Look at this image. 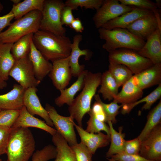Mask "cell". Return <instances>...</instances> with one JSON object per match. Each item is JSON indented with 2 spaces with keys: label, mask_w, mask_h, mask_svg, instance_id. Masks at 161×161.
<instances>
[{
  "label": "cell",
  "mask_w": 161,
  "mask_h": 161,
  "mask_svg": "<svg viewBox=\"0 0 161 161\" xmlns=\"http://www.w3.org/2000/svg\"><path fill=\"white\" fill-rule=\"evenodd\" d=\"M3 9V6L0 2V12H1Z\"/></svg>",
  "instance_id": "obj_51"
},
{
  "label": "cell",
  "mask_w": 161,
  "mask_h": 161,
  "mask_svg": "<svg viewBox=\"0 0 161 161\" xmlns=\"http://www.w3.org/2000/svg\"><path fill=\"white\" fill-rule=\"evenodd\" d=\"M69 27L77 32H82L84 29L81 20L78 18H75Z\"/></svg>",
  "instance_id": "obj_47"
},
{
  "label": "cell",
  "mask_w": 161,
  "mask_h": 161,
  "mask_svg": "<svg viewBox=\"0 0 161 161\" xmlns=\"http://www.w3.org/2000/svg\"><path fill=\"white\" fill-rule=\"evenodd\" d=\"M44 1V0H24L17 4H13L11 11L16 20L34 10L41 12Z\"/></svg>",
  "instance_id": "obj_29"
},
{
  "label": "cell",
  "mask_w": 161,
  "mask_h": 161,
  "mask_svg": "<svg viewBox=\"0 0 161 161\" xmlns=\"http://www.w3.org/2000/svg\"><path fill=\"white\" fill-rule=\"evenodd\" d=\"M107 123L109 128L111 144L106 156L109 158L114 155L123 152L125 134L122 133V126L119 127L117 132L114 129L111 121Z\"/></svg>",
  "instance_id": "obj_28"
},
{
  "label": "cell",
  "mask_w": 161,
  "mask_h": 161,
  "mask_svg": "<svg viewBox=\"0 0 161 161\" xmlns=\"http://www.w3.org/2000/svg\"><path fill=\"white\" fill-rule=\"evenodd\" d=\"M103 0H67L65 5L71 7L73 10H78L79 7L86 9H98L101 6Z\"/></svg>",
  "instance_id": "obj_38"
},
{
  "label": "cell",
  "mask_w": 161,
  "mask_h": 161,
  "mask_svg": "<svg viewBox=\"0 0 161 161\" xmlns=\"http://www.w3.org/2000/svg\"><path fill=\"white\" fill-rule=\"evenodd\" d=\"M109 63L108 70L119 87L123 86L134 75L132 72L124 65Z\"/></svg>",
  "instance_id": "obj_33"
},
{
  "label": "cell",
  "mask_w": 161,
  "mask_h": 161,
  "mask_svg": "<svg viewBox=\"0 0 161 161\" xmlns=\"http://www.w3.org/2000/svg\"><path fill=\"white\" fill-rule=\"evenodd\" d=\"M0 161H2L1 159H0Z\"/></svg>",
  "instance_id": "obj_53"
},
{
  "label": "cell",
  "mask_w": 161,
  "mask_h": 161,
  "mask_svg": "<svg viewBox=\"0 0 161 161\" xmlns=\"http://www.w3.org/2000/svg\"><path fill=\"white\" fill-rule=\"evenodd\" d=\"M94 97L96 101L99 103L102 107L106 116V122L110 121L113 124L116 123L117 121L116 116L123 105H119L113 101L109 103H105L102 102L98 94H95Z\"/></svg>",
  "instance_id": "obj_34"
},
{
  "label": "cell",
  "mask_w": 161,
  "mask_h": 161,
  "mask_svg": "<svg viewBox=\"0 0 161 161\" xmlns=\"http://www.w3.org/2000/svg\"><path fill=\"white\" fill-rule=\"evenodd\" d=\"M141 142L137 137L130 140H125L123 153L127 154H139Z\"/></svg>",
  "instance_id": "obj_41"
},
{
  "label": "cell",
  "mask_w": 161,
  "mask_h": 161,
  "mask_svg": "<svg viewBox=\"0 0 161 161\" xmlns=\"http://www.w3.org/2000/svg\"><path fill=\"white\" fill-rule=\"evenodd\" d=\"M121 4L127 6L151 10L158 19H160V14L156 4L149 0H119Z\"/></svg>",
  "instance_id": "obj_36"
},
{
  "label": "cell",
  "mask_w": 161,
  "mask_h": 161,
  "mask_svg": "<svg viewBox=\"0 0 161 161\" xmlns=\"http://www.w3.org/2000/svg\"><path fill=\"white\" fill-rule=\"evenodd\" d=\"M158 28L161 29V21L158 19L152 13L137 19L126 29L145 41Z\"/></svg>",
  "instance_id": "obj_12"
},
{
  "label": "cell",
  "mask_w": 161,
  "mask_h": 161,
  "mask_svg": "<svg viewBox=\"0 0 161 161\" xmlns=\"http://www.w3.org/2000/svg\"><path fill=\"white\" fill-rule=\"evenodd\" d=\"M13 43H0V75L6 81L15 60L11 52Z\"/></svg>",
  "instance_id": "obj_27"
},
{
  "label": "cell",
  "mask_w": 161,
  "mask_h": 161,
  "mask_svg": "<svg viewBox=\"0 0 161 161\" xmlns=\"http://www.w3.org/2000/svg\"><path fill=\"white\" fill-rule=\"evenodd\" d=\"M1 110V109H0V111Z\"/></svg>",
  "instance_id": "obj_54"
},
{
  "label": "cell",
  "mask_w": 161,
  "mask_h": 161,
  "mask_svg": "<svg viewBox=\"0 0 161 161\" xmlns=\"http://www.w3.org/2000/svg\"><path fill=\"white\" fill-rule=\"evenodd\" d=\"M74 124L80 137L81 142L86 146L92 155L98 148L107 146L110 142V135L101 132L97 134L90 133L75 122Z\"/></svg>",
  "instance_id": "obj_17"
},
{
  "label": "cell",
  "mask_w": 161,
  "mask_h": 161,
  "mask_svg": "<svg viewBox=\"0 0 161 161\" xmlns=\"http://www.w3.org/2000/svg\"><path fill=\"white\" fill-rule=\"evenodd\" d=\"M107 159L109 161H114V160H112V159H111L110 158H107Z\"/></svg>",
  "instance_id": "obj_52"
},
{
  "label": "cell",
  "mask_w": 161,
  "mask_h": 161,
  "mask_svg": "<svg viewBox=\"0 0 161 161\" xmlns=\"http://www.w3.org/2000/svg\"><path fill=\"white\" fill-rule=\"evenodd\" d=\"M91 110L100 120L103 122H106V116L101 105L95 101L91 108Z\"/></svg>",
  "instance_id": "obj_45"
},
{
  "label": "cell",
  "mask_w": 161,
  "mask_h": 161,
  "mask_svg": "<svg viewBox=\"0 0 161 161\" xmlns=\"http://www.w3.org/2000/svg\"><path fill=\"white\" fill-rule=\"evenodd\" d=\"M65 5L61 0H44L39 30L57 35H66V30L61 20V12Z\"/></svg>",
  "instance_id": "obj_6"
},
{
  "label": "cell",
  "mask_w": 161,
  "mask_h": 161,
  "mask_svg": "<svg viewBox=\"0 0 161 161\" xmlns=\"http://www.w3.org/2000/svg\"><path fill=\"white\" fill-rule=\"evenodd\" d=\"M35 127L46 131L53 136L57 131L45 122L30 114L24 106L20 109L19 115L12 127Z\"/></svg>",
  "instance_id": "obj_22"
},
{
  "label": "cell",
  "mask_w": 161,
  "mask_h": 161,
  "mask_svg": "<svg viewBox=\"0 0 161 161\" xmlns=\"http://www.w3.org/2000/svg\"><path fill=\"white\" fill-rule=\"evenodd\" d=\"M88 71L87 70H84L71 86L68 88L60 91V95L55 100V103L56 105L60 107L64 104H66L69 106L72 104L75 95L83 88L85 78Z\"/></svg>",
  "instance_id": "obj_24"
},
{
  "label": "cell",
  "mask_w": 161,
  "mask_h": 161,
  "mask_svg": "<svg viewBox=\"0 0 161 161\" xmlns=\"http://www.w3.org/2000/svg\"><path fill=\"white\" fill-rule=\"evenodd\" d=\"M134 7L124 5L119 0H103L101 6L96 10L92 19L95 27L99 29L108 21L131 11Z\"/></svg>",
  "instance_id": "obj_8"
},
{
  "label": "cell",
  "mask_w": 161,
  "mask_h": 161,
  "mask_svg": "<svg viewBox=\"0 0 161 161\" xmlns=\"http://www.w3.org/2000/svg\"><path fill=\"white\" fill-rule=\"evenodd\" d=\"M33 33L28 34L21 38L13 44L11 54L15 61L28 56L30 49V42Z\"/></svg>",
  "instance_id": "obj_32"
},
{
  "label": "cell",
  "mask_w": 161,
  "mask_h": 161,
  "mask_svg": "<svg viewBox=\"0 0 161 161\" xmlns=\"http://www.w3.org/2000/svg\"><path fill=\"white\" fill-rule=\"evenodd\" d=\"M26 89L19 84H14L7 93L0 95L1 110L20 109L24 106V97Z\"/></svg>",
  "instance_id": "obj_21"
},
{
  "label": "cell",
  "mask_w": 161,
  "mask_h": 161,
  "mask_svg": "<svg viewBox=\"0 0 161 161\" xmlns=\"http://www.w3.org/2000/svg\"><path fill=\"white\" fill-rule=\"evenodd\" d=\"M111 159L115 161H155L148 160L139 154H127L123 153L112 156Z\"/></svg>",
  "instance_id": "obj_43"
},
{
  "label": "cell",
  "mask_w": 161,
  "mask_h": 161,
  "mask_svg": "<svg viewBox=\"0 0 161 161\" xmlns=\"http://www.w3.org/2000/svg\"><path fill=\"white\" fill-rule=\"evenodd\" d=\"M7 85V83L6 81L0 75V90L6 87Z\"/></svg>",
  "instance_id": "obj_48"
},
{
  "label": "cell",
  "mask_w": 161,
  "mask_h": 161,
  "mask_svg": "<svg viewBox=\"0 0 161 161\" xmlns=\"http://www.w3.org/2000/svg\"><path fill=\"white\" fill-rule=\"evenodd\" d=\"M101 76L100 72L93 73L88 71L82 91L69 106L70 116L76 120L78 125L82 127L83 118L91 109L92 100L100 84Z\"/></svg>",
  "instance_id": "obj_3"
},
{
  "label": "cell",
  "mask_w": 161,
  "mask_h": 161,
  "mask_svg": "<svg viewBox=\"0 0 161 161\" xmlns=\"http://www.w3.org/2000/svg\"><path fill=\"white\" fill-rule=\"evenodd\" d=\"M109 63L124 65L134 75L137 74L154 64L149 59L144 57L135 50L120 48L109 52Z\"/></svg>",
  "instance_id": "obj_7"
},
{
  "label": "cell",
  "mask_w": 161,
  "mask_h": 161,
  "mask_svg": "<svg viewBox=\"0 0 161 161\" xmlns=\"http://www.w3.org/2000/svg\"><path fill=\"white\" fill-rule=\"evenodd\" d=\"M41 17V12L35 10L16 19L0 34V43L13 44L22 37L37 32Z\"/></svg>",
  "instance_id": "obj_5"
},
{
  "label": "cell",
  "mask_w": 161,
  "mask_h": 161,
  "mask_svg": "<svg viewBox=\"0 0 161 161\" xmlns=\"http://www.w3.org/2000/svg\"><path fill=\"white\" fill-rule=\"evenodd\" d=\"M57 153L55 147L48 145L34 152L32 156V161H48L55 159Z\"/></svg>",
  "instance_id": "obj_37"
},
{
  "label": "cell",
  "mask_w": 161,
  "mask_h": 161,
  "mask_svg": "<svg viewBox=\"0 0 161 161\" xmlns=\"http://www.w3.org/2000/svg\"><path fill=\"white\" fill-rule=\"evenodd\" d=\"M14 18V15L11 11L7 14L0 16V34L5 28L10 26L11 21Z\"/></svg>",
  "instance_id": "obj_46"
},
{
  "label": "cell",
  "mask_w": 161,
  "mask_h": 161,
  "mask_svg": "<svg viewBox=\"0 0 161 161\" xmlns=\"http://www.w3.org/2000/svg\"><path fill=\"white\" fill-rule=\"evenodd\" d=\"M138 86L142 90L161 84V63L153 64L134 75Z\"/></svg>",
  "instance_id": "obj_23"
},
{
  "label": "cell",
  "mask_w": 161,
  "mask_h": 161,
  "mask_svg": "<svg viewBox=\"0 0 161 161\" xmlns=\"http://www.w3.org/2000/svg\"><path fill=\"white\" fill-rule=\"evenodd\" d=\"M90 117L87 122V126L85 130L87 132L92 133H98L101 131H105L107 134L110 135V130L108 125L105 122L98 119L95 116L91 109L88 113Z\"/></svg>",
  "instance_id": "obj_35"
},
{
  "label": "cell",
  "mask_w": 161,
  "mask_h": 161,
  "mask_svg": "<svg viewBox=\"0 0 161 161\" xmlns=\"http://www.w3.org/2000/svg\"><path fill=\"white\" fill-rule=\"evenodd\" d=\"M122 86L113 101L123 105L136 101L143 95V90L138 85L134 75Z\"/></svg>",
  "instance_id": "obj_19"
},
{
  "label": "cell",
  "mask_w": 161,
  "mask_h": 161,
  "mask_svg": "<svg viewBox=\"0 0 161 161\" xmlns=\"http://www.w3.org/2000/svg\"></svg>",
  "instance_id": "obj_55"
},
{
  "label": "cell",
  "mask_w": 161,
  "mask_h": 161,
  "mask_svg": "<svg viewBox=\"0 0 161 161\" xmlns=\"http://www.w3.org/2000/svg\"><path fill=\"white\" fill-rule=\"evenodd\" d=\"M35 141L28 128H11L6 149L7 161H28L35 149Z\"/></svg>",
  "instance_id": "obj_2"
},
{
  "label": "cell",
  "mask_w": 161,
  "mask_h": 161,
  "mask_svg": "<svg viewBox=\"0 0 161 161\" xmlns=\"http://www.w3.org/2000/svg\"><path fill=\"white\" fill-rule=\"evenodd\" d=\"M152 13L153 12L151 10L134 7L131 11L109 21L101 27L109 30L116 28L126 29L128 26L137 19Z\"/></svg>",
  "instance_id": "obj_20"
},
{
  "label": "cell",
  "mask_w": 161,
  "mask_h": 161,
  "mask_svg": "<svg viewBox=\"0 0 161 161\" xmlns=\"http://www.w3.org/2000/svg\"><path fill=\"white\" fill-rule=\"evenodd\" d=\"M36 87L26 89L23 99L24 105L31 114L38 115L45 120L46 123L51 127L54 126L47 112L42 106L36 92Z\"/></svg>",
  "instance_id": "obj_16"
},
{
  "label": "cell",
  "mask_w": 161,
  "mask_h": 161,
  "mask_svg": "<svg viewBox=\"0 0 161 161\" xmlns=\"http://www.w3.org/2000/svg\"><path fill=\"white\" fill-rule=\"evenodd\" d=\"M161 96V84L152 92L143 98L136 101L128 104L123 105L121 112L123 114L129 113L136 106L140 103L145 102L143 106L142 110H148L150 109L152 105Z\"/></svg>",
  "instance_id": "obj_30"
},
{
  "label": "cell",
  "mask_w": 161,
  "mask_h": 161,
  "mask_svg": "<svg viewBox=\"0 0 161 161\" xmlns=\"http://www.w3.org/2000/svg\"><path fill=\"white\" fill-rule=\"evenodd\" d=\"M20 112V109L1 110L0 111V126L12 128Z\"/></svg>",
  "instance_id": "obj_39"
},
{
  "label": "cell",
  "mask_w": 161,
  "mask_h": 161,
  "mask_svg": "<svg viewBox=\"0 0 161 161\" xmlns=\"http://www.w3.org/2000/svg\"><path fill=\"white\" fill-rule=\"evenodd\" d=\"M9 76L26 89L36 87L41 82L35 76L28 56L15 61L9 72Z\"/></svg>",
  "instance_id": "obj_10"
},
{
  "label": "cell",
  "mask_w": 161,
  "mask_h": 161,
  "mask_svg": "<svg viewBox=\"0 0 161 161\" xmlns=\"http://www.w3.org/2000/svg\"><path fill=\"white\" fill-rule=\"evenodd\" d=\"M98 31L100 38L105 41L102 47L109 52L120 48H127L138 51L145 42L126 29L116 28L109 30L101 27Z\"/></svg>",
  "instance_id": "obj_4"
},
{
  "label": "cell",
  "mask_w": 161,
  "mask_h": 161,
  "mask_svg": "<svg viewBox=\"0 0 161 161\" xmlns=\"http://www.w3.org/2000/svg\"><path fill=\"white\" fill-rule=\"evenodd\" d=\"M100 85L98 92L101 94L104 100H113L118 93L119 87L108 70L102 74Z\"/></svg>",
  "instance_id": "obj_26"
},
{
  "label": "cell",
  "mask_w": 161,
  "mask_h": 161,
  "mask_svg": "<svg viewBox=\"0 0 161 161\" xmlns=\"http://www.w3.org/2000/svg\"><path fill=\"white\" fill-rule=\"evenodd\" d=\"M31 63L36 79L41 82L48 75L52 68V64L47 60L36 48L32 39L30 42V49L28 55Z\"/></svg>",
  "instance_id": "obj_18"
},
{
  "label": "cell",
  "mask_w": 161,
  "mask_h": 161,
  "mask_svg": "<svg viewBox=\"0 0 161 161\" xmlns=\"http://www.w3.org/2000/svg\"><path fill=\"white\" fill-rule=\"evenodd\" d=\"M146 40L138 53L154 64L161 63V29L158 28Z\"/></svg>",
  "instance_id": "obj_15"
},
{
  "label": "cell",
  "mask_w": 161,
  "mask_h": 161,
  "mask_svg": "<svg viewBox=\"0 0 161 161\" xmlns=\"http://www.w3.org/2000/svg\"><path fill=\"white\" fill-rule=\"evenodd\" d=\"M45 109L52 120L57 131L67 142L70 146L78 143L74 129V119L70 116L59 114L54 107L46 103Z\"/></svg>",
  "instance_id": "obj_9"
},
{
  "label": "cell",
  "mask_w": 161,
  "mask_h": 161,
  "mask_svg": "<svg viewBox=\"0 0 161 161\" xmlns=\"http://www.w3.org/2000/svg\"><path fill=\"white\" fill-rule=\"evenodd\" d=\"M156 3H155L156 6L157 8H161V0H156Z\"/></svg>",
  "instance_id": "obj_49"
},
{
  "label": "cell",
  "mask_w": 161,
  "mask_h": 161,
  "mask_svg": "<svg viewBox=\"0 0 161 161\" xmlns=\"http://www.w3.org/2000/svg\"><path fill=\"white\" fill-rule=\"evenodd\" d=\"M73 8L70 6L65 5L62 8L61 13V20L62 25L70 26L75 18L72 13Z\"/></svg>",
  "instance_id": "obj_44"
},
{
  "label": "cell",
  "mask_w": 161,
  "mask_h": 161,
  "mask_svg": "<svg viewBox=\"0 0 161 161\" xmlns=\"http://www.w3.org/2000/svg\"><path fill=\"white\" fill-rule=\"evenodd\" d=\"M57 155L54 161H77L74 151L64 138L57 131L52 136Z\"/></svg>",
  "instance_id": "obj_25"
},
{
  "label": "cell",
  "mask_w": 161,
  "mask_h": 161,
  "mask_svg": "<svg viewBox=\"0 0 161 161\" xmlns=\"http://www.w3.org/2000/svg\"><path fill=\"white\" fill-rule=\"evenodd\" d=\"M161 123V100L149 113L146 124L137 137L141 141L157 126Z\"/></svg>",
  "instance_id": "obj_31"
},
{
  "label": "cell",
  "mask_w": 161,
  "mask_h": 161,
  "mask_svg": "<svg viewBox=\"0 0 161 161\" xmlns=\"http://www.w3.org/2000/svg\"><path fill=\"white\" fill-rule=\"evenodd\" d=\"M83 39L80 34L75 35L73 37V42L71 46V51L69 56V64L72 76L78 77L85 70V66L80 65L79 59L81 56H84L85 59L89 60L93 54L92 51L88 49L81 50L79 45Z\"/></svg>",
  "instance_id": "obj_14"
},
{
  "label": "cell",
  "mask_w": 161,
  "mask_h": 161,
  "mask_svg": "<svg viewBox=\"0 0 161 161\" xmlns=\"http://www.w3.org/2000/svg\"><path fill=\"white\" fill-rule=\"evenodd\" d=\"M11 1L13 2L14 5H16L21 2V0H11Z\"/></svg>",
  "instance_id": "obj_50"
},
{
  "label": "cell",
  "mask_w": 161,
  "mask_h": 161,
  "mask_svg": "<svg viewBox=\"0 0 161 161\" xmlns=\"http://www.w3.org/2000/svg\"><path fill=\"white\" fill-rule=\"evenodd\" d=\"M52 64V68L49 76L57 89L59 91L64 89L72 77L69 56L55 61Z\"/></svg>",
  "instance_id": "obj_13"
},
{
  "label": "cell",
  "mask_w": 161,
  "mask_h": 161,
  "mask_svg": "<svg viewBox=\"0 0 161 161\" xmlns=\"http://www.w3.org/2000/svg\"><path fill=\"white\" fill-rule=\"evenodd\" d=\"M11 128L0 126V155L6 154Z\"/></svg>",
  "instance_id": "obj_42"
},
{
  "label": "cell",
  "mask_w": 161,
  "mask_h": 161,
  "mask_svg": "<svg viewBox=\"0 0 161 161\" xmlns=\"http://www.w3.org/2000/svg\"><path fill=\"white\" fill-rule=\"evenodd\" d=\"M70 146L75 153L77 161H92V154L81 142Z\"/></svg>",
  "instance_id": "obj_40"
},
{
  "label": "cell",
  "mask_w": 161,
  "mask_h": 161,
  "mask_svg": "<svg viewBox=\"0 0 161 161\" xmlns=\"http://www.w3.org/2000/svg\"><path fill=\"white\" fill-rule=\"evenodd\" d=\"M32 40L35 47L45 58L52 63L70 55L72 42L66 35H57L39 30L33 34Z\"/></svg>",
  "instance_id": "obj_1"
},
{
  "label": "cell",
  "mask_w": 161,
  "mask_h": 161,
  "mask_svg": "<svg viewBox=\"0 0 161 161\" xmlns=\"http://www.w3.org/2000/svg\"><path fill=\"white\" fill-rule=\"evenodd\" d=\"M139 154L150 160L161 161V124L142 141Z\"/></svg>",
  "instance_id": "obj_11"
}]
</instances>
